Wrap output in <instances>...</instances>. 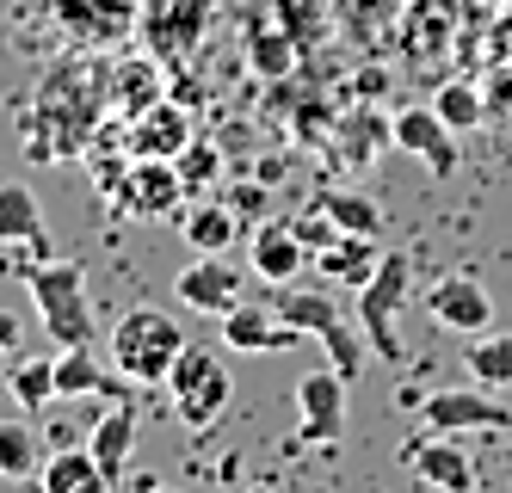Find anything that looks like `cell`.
Returning <instances> with one entry per match:
<instances>
[{
    "mask_svg": "<svg viewBox=\"0 0 512 493\" xmlns=\"http://www.w3.org/2000/svg\"><path fill=\"white\" fill-rule=\"evenodd\" d=\"M216 173V155H210V148H198V155H186V161H179V179H186V192H198V185Z\"/></svg>",
    "mask_w": 512,
    "mask_h": 493,
    "instance_id": "cell-27",
    "label": "cell"
},
{
    "mask_svg": "<svg viewBox=\"0 0 512 493\" xmlns=\"http://www.w3.org/2000/svg\"><path fill=\"white\" fill-rule=\"evenodd\" d=\"M297 327H290L278 309H260V302H241V309L223 315V346L235 352H284V346H297Z\"/></svg>",
    "mask_w": 512,
    "mask_h": 493,
    "instance_id": "cell-14",
    "label": "cell"
},
{
    "mask_svg": "<svg viewBox=\"0 0 512 493\" xmlns=\"http://www.w3.org/2000/svg\"><path fill=\"white\" fill-rule=\"evenodd\" d=\"M463 370H469V383H482V389H512V333H475L469 346H463Z\"/></svg>",
    "mask_w": 512,
    "mask_h": 493,
    "instance_id": "cell-21",
    "label": "cell"
},
{
    "mask_svg": "<svg viewBox=\"0 0 512 493\" xmlns=\"http://www.w3.org/2000/svg\"><path fill=\"white\" fill-rule=\"evenodd\" d=\"M130 444H136V401L105 407L99 420H93V432H87L93 463H99L105 475H112V481H124V469H130Z\"/></svg>",
    "mask_w": 512,
    "mask_h": 493,
    "instance_id": "cell-17",
    "label": "cell"
},
{
    "mask_svg": "<svg viewBox=\"0 0 512 493\" xmlns=\"http://www.w3.org/2000/svg\"><path fill=\"white\" fill-rule=\"evenodd\" d=\"M130 142H136L130 148L136 161H173V155H186V148H192V118L179 105H142Z\"/></svg>",
    "mask_w": 512,
    "mask_h": 493,
    "instance_id": "cell-15",
    "label": "cell"
},
{
    "mask_svg": "<svg viewBox=\"0 0 512 493\" xmlns=\"http://www.w3.org/2000/svg\"><path fill=\"white\" fill-rule=\"evenodd\" d=\"M167 389H173V413H179L192 432H210V426L229 413V401H235V383H229L223 358L204 352V346H192V339H186V352H179Z\"/></svg>",
    "mask_w": 512,
    "mask_h": 493,
    "instance_id": "cell-5",
    "label": "cell"
},
{
    "mask_svg": "<svg viewBox=\"0 0 512 493\" xmlns=\"http://www.w3.org/2000/svg\"><path fill=\"white\" fill-rule=\"evenodd\" d=\"M426 315H432L438 327H451V333L475 339V333H488V327H494V296H488V284H482V278H469V272H445V278L426 290Z\"/></svg>",
    "mask_w": 512,
    "mask_h": 493,
    "instance_id": "cell-9",
    "label": "cell"
},
{
    "mask_svg": "<svg viewBox=\"0 0 512 493\" xmlns=\"http://www.w3.org/2000/svg\"><path fill=\"white\" fill-rule=\"evenodd\" d=\"M414 413H420V426L426 432H512V407H500L494 401V389H482V383H469V389H426L420 401H414Z\"/></svg>",
    "mask_w": 512,
    "mask_h": 493,
    "instance_id": "cell-6",
    "label": "cell"
},
{
    "mask_svg": "<svg viewBox=\"0 0 512 493\" xmlns=\"http://www.w3.org/2000/svg\"><path fill=\"white\" fill-rule=\"evenodd\" d=\"M408 284H414V259L389 247L383 265L371 272V284L358 290V333H364V346H371V358H389L401 364V333H395V315H401V302H408Z\"/></svg>",
    "mask_w": 512,
    "mask_h": 493,
    "instance_id": "cell-4",
    "label": "cell"
},
{
    "mask_svg": "<svg viewBox=\"0 0 512 493\" xmlns=\"http://www.w3.org/2000/svg\"><path fill=\"white\" fill-rule=\"evenodd\" d=\"M13 401L25 413L50 407L56 401V358H25V364H13Z\"/></svg>",
    "mask_w": 512,
    "mask_h": 493,
    "instance_id": "cell-26",
    "label": "cell"
},
{
    "mask_svg": "<svg viewBox=\"0 0 512 493\" xmlns=\"http://www.w3.org/2000/svg\"><path fill=\"white\" fill-rule=\"evenodd\" d=\"M272 309H278L290 327H297V333H315V339H321V352H327V364H334L346 383H358V370H364V358H371V346H364V339L346 327L340 296L284 284V296H272Z\"/></svg>",
    "mask_w": 512,
    "mask_h": 493,
    "instance_id": "cell-3",
    "label": "cell"
},
{
    "mask_svg": "<svg viewBox=\"0 0 512 493\" xmlns=\"http://www.w3.org/2000/svg\"><path fill=\"white\" fill-rule=\"evenodd\" d=\"M179 235H186V247H198V253H229L241 241V216H235V204L204 198V204H192L179 216Z\"/></svg>",
    "mask_w": 512,
    "mask_h": 493,
    "instance_id": "cell-19",
    "label": "cell"
},
{
    "mask_svg": "<svg viewBox=\"0 0 512 493\" xmlns=\"http://www.w3.org/2000/svg\"><path fill=\"white\" fill-rule=\"evenodd\" d=\"M179 352H186V333H179V321L161 315V309H130L112 327V364H118L124 383H136V389L167 383Z\"/></svg>",
    "mask_w": 512,
    "mask_h": 493,
    "instance_id": "cell-2",
    "label": "cell"
},
{
    "mask_svg": "<svg viewBox=\"0 0 512 493\" xmlns=\"http://www.w3.org/2000/svg\"><path fill=\"white\" fill-rule=\"evenodd\" d=\"M179 198H186V179H179L173 161H136L130 179H124V210L130 216L167 222V216H179Z\"/></svg>",
    "mask_w": 512,
    "mask_h": 493,
    "instance_id": "cell-13",
    "label": "cell"
},
{
    "mask_svg": "<svg viewBox=\"0 0 512 493\" xmlns=\"http://www.w3.org/2000/svg\"><path fill=\"white\" fill-rule=\"evenodd\" d=\"M346 376L327 364V370H309L297 383V444L303 450H327L346 438Z\"/></svg>",
    "mask_w": 512,
    "mask_h": 493,
    "instance_id": "cell-7",
    "label": "cell"
},
{
    "mask_svg": "<svg viewBox=\"0 0 512 493\" xmlns=\"http://www.w3.org/2000/svg\"><path fill=\"white\" fill-rule=\"evenodd\" d=\"M13 346H19V315H13V309H0V358H7Z\"/></svg>",
    "mask_w": 512,
    "mask_h": 493,
    "instance_id": "cell-28",
    "label": "cell"
},
{
    "mask_svg": "<svg viewBox=\"0 0 512 493\" xmlns=\"http://www.w3.org/2000/svg\"><path fill=\"white\" fill-rule=\"evenodd\" d=\"M149 493H179V487H149Z\"/></svg>",
    "mask_w": 512,
    "mask_h": 493,
    "instance_id": "cell-29",
    "label": "cell"
},
{
    "mask_svg": "<svg viewBox=\"0 0 512 493\" xmlns=\"http://www.w3.org/2000/svg\"><path fill=\"white\" fill-rule=\"evenodd\" d=\"M44 493H118V481L93 463L87 444H62L56 457H44Z\"/></svg>",
    "mask_w": 512,
    "mask_h": 493,
    "instance_id": "cell-18",
    "label": "cell"
},
{
    "mask_svg": "<svg viewBox=\"0 0 512 493\" xmlns=\"http://www.w3.org/2000/svg\"><path fill=\"white\" fill-rule=\"evenodd\" d=\"M247 493H272V487H247Z\"/></svg>",
    "mask_w": 512,
    "mask_h": 493,
    "instance_id": "cell-30",
    "label": "cell"
},
{
    "mask_svg": "<svg viewBox=\"0 0 512 493\" xmlns=\"http://www.w3.org/2000/svg\"><path fill=\"white\" fill-rule=\"evenodd\" d=\"M432 111H438V118H445V124L463 136V130H475V124L488 118V99L475 93L469 81H445V87H438V99H432Z\"/></svg>",
    "mask_w": 512,
    "mask_h": 493,
    "instance_id": "cell-25",
    "label": "cell"
},
{
    "mask_svg": "<svg viewBox=\"0 0 512 493\" xmlns=\"http://www.w3.org/2000/svg\"><path fill=\"white\" fill-rule=\"evenodd\" d=\"M389 136H395V148H408L426 173H438V179L457 173V130L438 118L432 105H401L395 124H389Z\"/></svg>",
    "mask_w": 512,
    "mask_h": 493,
    "instance_id": "cell-10",
    "label": "cell"
},
{
    "mask_svg": "<svg viewBox=\"0 0 512 493\" xmlns=\"http://www.w3.org/2000/svg\"><path fill=\"white\" fill-rule=\"evenodd\" d=\"M173 296L186 302L192 315H216V321H223L229 309H241V272L223 253H198L186 272L173 278Z\"/></svg>",
    "mask_w": 512,
    "mask_h": 493,
    "instance_id": "cell-11",
    "label": "cell"
},
{
    "mask_svg": "<svg viewBox=\"0 0 512 493\" xmlns=\"http://www.w3.org/2000/svg\"><path fill=\"white\" fill-rule=\"evenodd\" d=\"M247 259H253V272H260L272 290H284V284H297V272L309 265V241L297 235V222H260Z\"/></svg>",
    "mask_w": 512,
    "mask_h": 493,
    "instance_id": "cell-12",
    "label": "cell"
},
{
    "mask_svg": "<svg viewBox=\"0 0 512 493\" xmlns=\"http://www.w3.org/2000/svg\"><path fill=\"white\" fill-rule=\"evenodd\" d=\"M0 241H25V247H50V229H44V210H38V198L25 192L19 179H7L0 185Z\"/></svg>",
    "mask_w": 512,
    "mask_h": 493,
    "instance_id": "cell-20",
    "label": "cell"
},
{
    "mask_svg": "<svg viewBox=\"0 0 512 493\" xmlns=\"http://www.w3.org/2000/svg\"><path fill=\"white\" fill-rule=\"evenodd\" d=\"M0 475L7 481H31L44 475V438L25 420H0Z\"/></svg>",
    "mask_w": 512,
    "mask_h": 493,
    "instance_id": "cell-23",
    "label": "cell"
},
{
    "mask_svg": "<svg viewBox=\"0 0 512 493\" xmlns=\"http://www.w3.org/2000/svg\"><path fill=\"white\" fill-rule=\"evenodd\" d=\"M401 463L414 469V481H426L432 493H475V463L457 432H420L408 438V450H401Z\"/></svg>",
    "mask_w": 512,
    "mask_h": 493,
    "instance_id": "cell-8",
    "label": "cell"
},
{
    "mask_svg": "<svg viewBox=\"0 0 512 493\" xmlns=\"http://www.w3.org/2000/svg\"><path fill=\"white\" fill-rule=\"evenodd\" d=\"M377 265H383V247H377L371 235H334V241L315 253V272H321L327 284H346V290H364Z\"/></svg>",
    "mask_w": 512,
    "mask_h": 493,
    "instance_id": "cell-16",
    "label": "cell"
},
{
    "mask_svg": "<svg viewBox=\"0 0 512 493\" xmlns=\"http://www.w3.org/2000/svg\"><path fill=\"white\" fill-rule=\"evenodd\" d=\"M327 222H334V229L340 235H383V210L371 204V198H364V192H346V185H340V192H321V204H315Z\"/></svg>",
    "mask_w": 512,
    "mask_h": 493,
    "instance_id": "cell-24",
    "label": "cell"
},
{
    "mask_svg": "<svg viewBox=\"0 0 512 493\" xmlns=\"http://www.w3.org/2000/svg\"><path fill=\"white\" fill-rule=\"evenodd\" d=\"M105 364L93 358V346H62L56 352V401H87V395H105Z\"/></svg>",
    "mask_w": 512,
    "mask_h": 493,
    "instance_id": "cell-22",
    "label": "cell"
},
{
    "mask_svg": "<svg viewBox=\"0 0 512 493\" xmlns=\"http://www.w3.org/2000/svg\"><path fill=\"white\" fill-rule=\"evenodd\" d=\"M25 290L38 302V321L56 346H93V309H87V265L81 259H38L25 265Z\"/></svg>",
    "mask_w": 512,
    "mask_h": 493,
    "instance_id": "cell-1",
    "label": "cell"
}]
</instances>
